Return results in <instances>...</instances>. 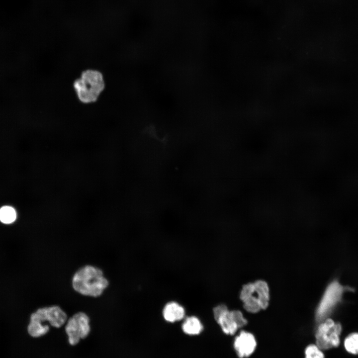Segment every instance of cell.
I'll return each mask as SVG.
<instances>
[{
    "label": "cell",
    "instance_id": "cell-1",
    "mask_svg": "<svg viewBox=\"0 0 358 358\" xmlns=\"http://www.w3.org/2000/svg\"><path fill=\"white\" fill-rule=\"evenodd\" d=\"M109 284V281L105 277L102 270L90 265L80 268L72 278L73 289L85 296H100Z\"/></svg>",
    "mask_w": 358,
    "mask_h": 358
},
{
    "label": "cell",
    "instance_id": "cell-2",
    "mask_svg": "<svg viewBox=\"0 0 358 358\" xmlns=\"http://www.w3.org/2000/svg\"><path fill=\"white\" fill-rule=\"evenodd\" d=\"M68 317L65 311L59 305H53L38 309L31 314L28 325V334L32 337L38 338L46 334L49 326L59 328L65 324Z\"/></svg>",
    "mask_w": 358,
    "mask_h": 358
},
{
    "label": "cell",
    "instance_id": "cell-3",
    "mask_svg": "<svg viewBox=\"0 0 358 358\" xmlns=\"http://www.w3.org/2000/svg\"><path fill=\"white\" fill-rule=\"evenodd\" d=\"M74 87L79 100L90 103L97 100L104 88L102 74L94 70H87L77 79Z\"/></svg>",
    "mask_w": 358,
    "mask_h": 358
},
{
    "label": "cell",
    "instance_id": "cell-4",
    "mask_svg": "<svg viewBox=\"0 0 358 358\" xmlns=\"http://www.w3.org/2000/svg\"><path fill=\"white\" fill-rule=\"evenodd\" d=\"M269 298L268 285L263 280L245 285L240 293L244 308L251 313L266 309L268 306Z\"/></svg>",
    "mask_w": 358,
    "mask_h": 358
},
{
    "label": "cell",
    "instance_id": "cell-5",
    "mask_svg": "<svg viewBox=\"0 0 358 358\" xmlns=\"http://www.w3.org/2000/svg\"><path fill=\"white\" fill-rule=\"evenodd\" d=\"M214 318L226 334L233 335L237 330L247 324L241 312L229 311L224 304L215 307L213 310Z\"/></svg>",
    "mask_w": 358,
    "mask_h": 358
},
{
    "label": "cell",
    "instance_id": "cell-6",
    "mask_svg": "<svg viewBox=\"0 0 358 358\" xmlns=\"http://www.w3.org/2000/svg\"><path fill=\"white\" fill-rule=\"evenodd\" d=\"M90 319L87 314L79 311L67 319L65 332L71 345H77L81 339L87 338L90 331Z\"/></svg>",
    "mask_w": 358,
    "mask_h": 358
},
{
    "label": "cell",
    "instance_id": "cell-7",
    "mask_svg": "<svg viewBox=\"0 0 358 358\" xmlns=\"http://www.w3.org/2000/svg\"><path fill=\"white\" fill-rule=\"evenodd\" d=\"M342 326L331 319H326L319 325L316 332L317 346L321 350L338 347L340 343Z\"/></svg>",
    "mask_w": 358,
    "mask_h": 358
},
{
    "label": "cell",
    "instance_id": "cell-8",
    "mask_svg": "<svg viewBox=\"0 0 358 358\" xmlns=\"http://www.w3.org/2000/svg\"><path fill=\"white\" fill-rule=\"evenodd\" d=\"M343 287L337 282H332L327 288L316 311L318 321H323L340 300L343 292Z\"/></svg>",
    "mask_w": 358,
    "mask_h": 358
},
{
    "label": "cell",
    "instance_id": "cell-9",
    "mask_svg": "<svg viewBox=\"0 0 358 358\" xmlns=\"http://www.w3.org/2000/svg\"><path fill=\"white\" fill-rule=\"evenodd\" d=\"M256 345L253 335L244 331L235 338L234 342L235 350L240 358L250 356L254 352Z\"/></svg>",
    "mask_w": 358,
    "mask_h": 358
},
{
    "label": "cell",
    "instance_id": "cell-10",
    "mask_svg": "<svg viewBox=\"0 0 358 358\" xmlns=\"http://www.w3.org/2000/svg\"><path fill=\"white\" fill-rule=\"evenodd\" d=\"M165 320L169 322H175L182 320L185 316L184 308L175 301L167 303L163 310Z\"/></svg>",
    "mask_w": 358,
    "mask_h": 358
},
{
    "label": "cell",
    "instance_id": "cell-11",
    "mask_svg": "<svg viewBox=\"0 0 358 358\" xmlns=\"http://www.w3.org/2000/svg\"><path fill=\"white\" fill-rule=\"evenodd\" d=\"M181 327L183 332L189 335H196L200 334L203 328L200 320L193 316L186 317L183 321Z\"/></svg>",
    "mask_w": 358,
    "mask_h": 358
},
{
    "label": "cell",
    "instance_id": "cell-12",
    "mask_svg": "<svg viewBox=\"0 0 358 358\" xmlns=\"http://www.w3.org/2000/svg\"><path fill=\"white\" fill-rule=\"evenodd\" d=\"M17 217L15 209L10 206L5 205L0 208V221L5 224L14 222Z\"/></svg>",
    "mask_w": 358,
    "mask_h": 358
},
{
    "label": "cell",
    "instance_id": "cell-13",
    "mask_svg": "<svg viewBox=\"0 0 358 358\" xmlns=\"http://www.w3.org/2000/svg\"><path fill=\"white\" fill-rule=\"evenodd\" d=\"M346 350L352 354H358V333L349 335L344 341Z\"/></svg>",
    "mask_w": 358,
    "mask_h": 358
},
{
    "label": "cell",
    "instance_id": "cell-14",
    "mask_svg": "<svg viewBox=\"0 0 358 358\" xmlns=\"http://www.w3.org/2000/svg\"><path fill=\"white\" fill-rule=\"evenodd\" d=\"M305 358H324V355L321 349L315 345L307 347L305 351Z\"/></svg>",
    "mask_w": 358,
    "mask_h": 358
}]
</instances>
